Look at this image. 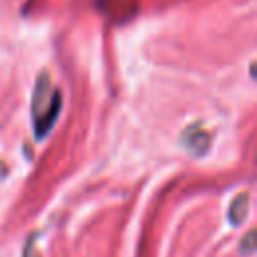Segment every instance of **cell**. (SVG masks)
<instances>
[{
	"instance_id": "obj_1",
	"label": "cell",
	"mask_w": 257,
	"mask_h": 257,
	"mask_svg": "<svg viewBox=\"0 0 257 257\" xmlns=\"http://www.w3.org/2000/svg\"><path fill=\"white\" fill-rule=\"evenodd\" d=\"M60 104H62L60 92L52 88L50 76L46 72L38 74L32 94V120L38 139H42L52 128L54 120L60 114Z\"/></svg>"
},
{
	"instance_id": "obj_2",
	"label": "cell",
	"mask_w": 257,
	"mask_h": 257,
	"mask_svg": "<svg viewBox=\"0 0 257 257\" xmlns=\"http://www.w3.org/2000/svg\"><path fill=\"white\" fill-rule=\"evenodd\" d=\"M183 145L187 147L189 153L201 157V155L207 153V149H209V145H211V139H209V135H207L199 124H193V126H189V128L185 131V135H183Z\"/></svg>"
},
{
	"instance_id": "obj_3",
	"label": "cell",
	"mask_w": 257,
	"mask_h": 257,
	"mask_svg": "<svg viewBox=\"0 0 257 257\" xmlns=\"http://www.w3.org/2000/svg\"><path fill=\"white\" fill-rule=\"evenodd\" d=\"M247 215H249V195L247 193H241L229 205V223L233 227H237V225H241L245 221Z\"/></svg>"
},
{
	"instance_id": "obj_4",
	"label": "cell",
	"mask_w": 257,
	"mask_h": 257,
	"mask_svg": "<svg viewBox=\"0 0 257 257\" xmlns=\"http://www.w3.org/2000/svg\"><path fill=\"white\" fill-rule=\"evenodd\" d=\"M255 249H257V245H255V231L251 229V231H247L245 237L241 239V243H239V251H241L243 255H253Z\"/></svg>"
}]
</instances>
